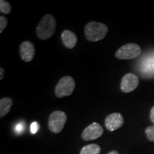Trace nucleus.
Segmentation results:
<instances>
[{"label":"nucleus","instance_id":"5","mask_svg":"<svg viewBox=\"0 0 154 154\" xmlns=\"http://www.w3.org/2000/svg\"><path fill=\"white\" fill-rule=\"evenodd\" d=\"M66 120V114L63 111H54L49 116L48 126L51 131L55 134H59L62 131Z\"/></svg>","mask_w":154,"mask_h":154},{"label":"nucleus","instance_id":"2","mask_svg":"<svg viewBox=\"0 0 154 154\" xmlns=\"http://www.w3.org/2000/svg\"><path fill=\"white\" fill-rule=\"evenodd\" d=\"M108 32L109 28L106 25L96 22L88 23L84 28V33L86 39L92 42H99L103 39Z\"/></svg>","mask_w":154,"mask_h":154},{"label":"nucleus","instance_id":"13","mask_svg":"<svg viewBox=\"0 0 154 154\" xmlns=\"http://www.w3.org/2000/svg\"><path fill=\"white\" fill-rule=\"evenodd\" d=\"M101 147L97 144H89L82 148L80 154H99Z\"/></svg>","mask_w":154,"mask_h":154},{"label":"nucleus","instance_id":"14","mask_svg":"<svg viewBox=\"0 0 154 154\" xmlns=\"http://www.w3.org/2000/svg\"><path fill=\"white\" fill-rule=\"evenodd\" d=\"M0 11L3 14H9L11 11V6L8 2L5 0L0 1Z\"/></svg>","mask_w":154,"mask_h":154},{"label":"nucleus","instance_id":"17","mask_svg":"<svg viewBox=\"0 0 154 154\" xmlns=\"http://www.w3.org/2000/svg\"><path fill=\"white\" fill-rule=\"evenodd\" d=\"M38 130V123L34 122L31 125V132L33 134H35Z\"/></svg>","mask_w":154,"mask_h":154},{"label":"nucleus","instance_id":"8","mask_svg":"<svg viewBox=\"0 0 154 154\" xmlns=\"http://www.w3.org/2000/svg\"><path fill=\"white\" fill-rule=\"evenodd\" d=\"M124 119L123 116L119 113L109 114L105 119V126L110 131L117 130L124 125Z\"/></svg>","mask_w":154,"mask_h":154},{"label":"nucleus","instance_id":"18","mask_svg":"<svg viewBox=\"0 0 154 154\" xmlns=\"http://www.w3.org/2000/svg\"><path fill=\"white\" fill-rule=\"evenodd\" d=\"M24 126L22 124H17L16 127H15V131H16L17 134H21V133L24 131Z\"/></svg>","mask_w":154,"mask_h":154},{"label":"nucleus","instance_id":"7","mask_svg":"<svg viewBox=\"0 0 154 154\" xmlns=\"http://www.w3.org/2000/svg\"><path fill=\"white\" fill-rule=\"evenodd\" d=\"M139 80L136 75L128 73L122 78L121 82V89L124 93L131 92L138 87Z\"/></svg>","mask_w":154,"mask_h":154},{"label":"nucleus","instance_id":"20","mask_svg":"<svg viewBox=\"0 0 154 154\" xmlns=\"http://www.w3.org/2000/svg\"><path fill=\"white\" fill-rule=\"evenodd\" d=\"M4 74H5V69L2 67L0 68V80H2L4 77Z\"/></svg>","mask_w":154,"mask_h":154},{"label":"nucleus","instance_id":"21","mask_svg":"<svg viewBox=\"0 0 154 154\" xmlns=\"http://www.w3.org/2000/svg\"><path fill=\"white\" fill-rule=\"evenodd\" d=\"M108 154H119V153L116 151H113L110 152V153H109Z\"/></svg>","mask_w":154,"mask_h":154},{"label":"nucleus","instance_id":"9","mask_svg":"<svg viewBox=\"0 0 154 154\" xmlns=\"http://www.w3.org/2000/svg\"><path fill=\"white\" fill-rule=\"evenodd\" d=\"M19 51L22 59L26 62L32 61L35 55V48L34 44L29 41H25L21 44Z\"/></svg>","mask_w":154,"mask_h":154},{"label":"nucleus","instance_id":"12","mask_svg":"<svg viewBox=\"0 0 154 154\" xmlns=\"http://www.w3.org/2000/svg\"><path fill=\"white\" fill-rule=\"evenodd\" d=\"M12 104L13 101L10 98L5 97L0 100V117L1 118H2L10 111Z\"/></svg>","mask_w":154,"mask_h":154},{"label":"nucleus","instance_id":"3","mask_svg":"<svg viewBox=\"0 0 154 154\" xmlns=\"http://www.w3.org/2000/svg\"><path fill=\"white\" fill-rule=\"evenodd\" d=\"M141 49L138 44L128 43L123 46L117 50L116 52V57L121 60H128L137 58L140 55Z\"/></svg>","mask_w":154,"mask_h":154},{"label":"nucleus","instance_id":"1","mask_svg":"<svg viewBox=\"0 0 154 154\" xmlns=\"http://www.w3.org/2000/svg\"><path fill=\"white\" fill-rule=\"evenodd\" d=\"M56 28L57 22L53 15L46 14L36 26V36L42 40L49 39L54 34Z\"/></svg>","mask_w":154,"mask_h":154},{"label":"nucleus","instance_id":"15","mask_svg":"<svg viewBox=\"0 0 154 154\" xmlns=\"http://www.w3.org/2000/svg\"><path fill=\"white\" fill-rule=\"evenodd\" d=\"M146 134L150 140L154 142V126L148 127L146 129Z\"/></svg>","mask_w":154,"mask_h":154},{"label":"nucleus","instance_id":"4","mask_svg":"<svg viewBox=\"0 0 154 154\" xmlns=\"http://www.w3.org/2000/svg\"><path fill=\"white\" fill-rule=\"evenodd\" d=\"M75 88V82L72 76H63L55 87V94L57 97L62 98L70 96Z\"/></svg>","mask_w":154,"mask_h":154},{"label":"nucleus","instance_id":"19","mask_svg":"<svg viewBox=\"0 0 154 154\" xmlns=\"http://www.w3.org/2000/svg\"><path fill=\"white\" fill-rule=\"evenodd\" d=\"M150 117H151V121L154 124V106L151 109V113H150Z\"/></svg>","mask_w":154,"mask_h":154},{"label":"nucleus","instance_id":"11","mask_svg":"<svg viewBox=\"0 0 154 154\" xmlns=\"http://www.w3.org/2000/svg\"><path fill=\"white\" fill-rule=\"evenodd\" d=\"M61 40L63 45L68 49H73L77 43V36L74 32L69 30H64L61 34Z\"/></svg>","mask_w":154,"mask_h":154},{"label":"nucleus","instance_id":"10","mask_svg":"<svg viewBox=\"0 0 154 154\" xmlns=\"http://www.w3.org/2000/svg\"><path fill=\"white\" fill-rule=\"evenodd\" d=\"M141 72L148 76L154 75V54L145 56L140 65Z\"/></svg>","mask_w":154,"mask_h":154},{"label":"nucleus","instance_id":"16","mask_svg":"<svg viewBox=\"0 0 154 154\" xmlns=\"http://www.w3.org/2000/svg\"><path fill=\"white\" fill-rule=\"evenodd\" d=\"M7 24H8L7 19L5 17L2 16V15L0 16V33H2L5 29L7 26Z\"/></svg>","mask_w":154,"mask_h":154},{"label":"nucleus","instance_id":"6","mask_svg":"<svg viewBox=\"0 0 154 154\" xmlns=\"http://www.w3.org/2000/svg\"><path fill=\"white\" fill-rule=\"evenodd\" d=\"M103 133V129L99 123H92L86 127L83 131L82 137L84 140H92L101 137Z\"/></svg>","mask_w":154,"mask_h":154}]
</instances>
